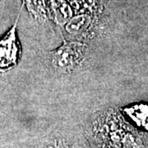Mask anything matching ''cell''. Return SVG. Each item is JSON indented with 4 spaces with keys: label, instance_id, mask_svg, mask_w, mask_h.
<instances>
[{
    "label": "cell",
    "instance_id": "cell-2",
    "mask_svg": "<svg viewBox=\"0 0 148 148\" xmlns=\"http://www.w3.org/2000/svg\"><path fill=\"white\" fill-rule=\"evenodd\" d=\"M21 4L12 27L0 38V73L16 67L21 54V46L17 36V25L23 9Z\"/></svg>",
    "mask_w": 148,
    "mask_h": 148
},
{
    "label": "cell",
    "instance_id": "cell-1",
    "mask_svg": "<svg viewBox=\"0 0 148 148\" xmlns=\"http://www.w3.org/2000/svg\"><path fill=\"white\" fill-rule=\"evenodd\" d=\"M87 49L84 43L64 40L61 46L49 53L51 67L60 75L73 73L84 64Z\"/></svg>",
    "mask_w": 148,
    "mask_h": 148
},
{
    "label": "cell",
    "instance_id": "cell-5",
    "mask_svg": "<svg viewBox=\"0 0 148 148\" xmlns=\"http://www.w3.org/2000/svg\"><path fill=\"white\" fill-rule=\"evenodd\" d=\"M7 3V0H0V13L3 8H4V5Z\"/></svg>",
    "mask_w": 148,
    "mask_h": 148
},
{
    "label": "cell",
    "instance_id": "cell-3",
    "mask_svg": "<svg viewBox=\"0 0 148 148\" xmlns=\"http://www.w3.org/2000/svg\"><path fill=\"white\" fill-rule=\"evenodd\" d=\"M101 21V19L86 13H78L73 16L65 25L66 32L74 37L84 36L95 30Z\"/></svg>",
    "mask_w": 148,
    "mask_h": 148
},
{
    "label": "cell",
    "instance_id": "cell-4",
    "mask_svg": "<svg viewBox=\"0 0 148 148\" xmlns=\"http://www.w3.org/2000/svg\"><path fill=\"white\" fill-rule=\"evenodd\" d=\"M21 4L37 21L45 22L50 17L49 0H22Z\"/></svg>",
    "mask_w": 148,
    "mask_h": 148
}]
</instances>
